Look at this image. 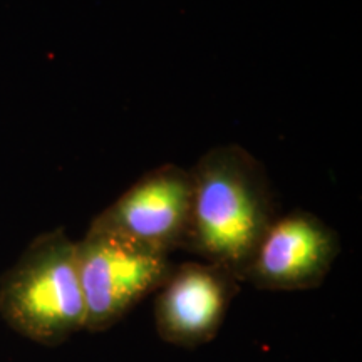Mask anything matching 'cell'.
<instances>
[{"instance_id": "7a4b0ae2", "label": "cell", "mask_w": 362, "mask_h": 362, "mask_svg": "<svg viewBox=\"0 0 362 362\" xmlns=\"http://www.w3.org/2000/svg\"><path fill=\"white\" fill-rule=\"evenodd\" d=\"M0 315L17 334L47 347L84 330L76 240L64 228L37 235L2 275Z\"/></svg>"}, {"instance_id": "6da1fadb", "label": "cell", "mask_w": 362, "mask_h": 362, "mask_svg": "<svg viewBox=\"0 0 362 362\" xmlns=\"http://www.w3.org/2000/svg\"><path fill=\"white\" fill-rule=\"evenodd\" d=\"M192 173V208L183 248L240 275L279 216L264 165L237 143L218 144Z\"/></svg>"}, {"instance_id": "8992f818", "label": "cell", "mask_w": 362, "mask_h": 362, "mask_svg": "<svg viewBox=\"0 0 362 362\" xmlns=\"http://www.w3.org/2000/svg\"><path fill=\"white\" fill-rule=\"evenodd\" d=\"M233 272L208 262L173 267L156 293L155 327L163 341L197 349L214 341L240 291Z\"/></svg>"}, {"instance_id": "277c9868", "label": "cell", "mask_w": 362, "mask_h": 362, "mask_svg": "<svg viewBox=\"0 0 362 362\" xmlns=\"http://www.w3.org/2000/svg\"><path fill=\"white\" fill-rule=\"evenodd\" d=\"M339 252L332 226L310 211L293 210L272 221L240 282L272 292L310 291L324 284Z\"/></svg>"}, {"instance_id": "5b68a950", "label": "cell", "mask_w": 362, "mask_h": 362, "mask_svg": "<svg viewBox=\"0 0 362 362\" xmlns=\"http://www.w3.org/2000/svg\"><path fill=\"white\" fill-rule=\"evenodd\" d=\"M192 208V173L173 163L143 175L93 221L171 255L183 248Z\"/></svg>"}, {"instance_id": "3957f363", "label": "cell", "mask_w": 362, "mask_h": 362, "mask_svg": "<svg viewBox=\"0 0 362 362\" xmlns=\"http://www.w3.org/2000/svg\"><path fill=\"white\" fill-rule=\"evenodd\" d=\"M76 262L83 288L84 330L104 332L148 296L160 291L173 270L170 255L139 245L90 221L76 242Z\"/></svg>"}]
</instances>
